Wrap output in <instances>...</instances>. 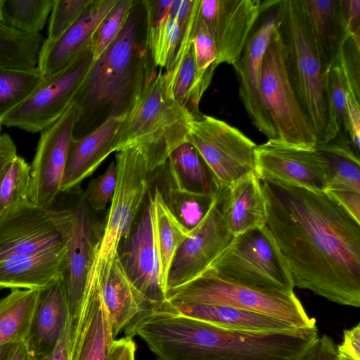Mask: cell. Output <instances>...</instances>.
Listing matches in <instances>:
<instances>
[{
    "label": "cell",
    "instance_id": "59",
    "mask_svg": "<svg viewBox=\"0 0 360 360\" xmlns=\"http://www.w3.org/2000/svg\"><path fill=\"white\" fill-rule=\"evenodd\" d=\"M1 289H0V291H1Z\"/></svg>",
    "mask_w": 360,
    "mask_h": 360
},
{
    "label": "cell",
    "instance_id": "2",
    "mask_svg": "<svg viewBox=\"0 0 360 360\" xmlns=\"http://www.w3.org/2000/svg\"><path fill=\"white\" fill-rule=\"evenodd\" d=\"M138 335L157 360H303L319 337L316 326L275 333L233 330L169 309L146 313Z\"/></svg>",
    "mask_w": 360,
    "mask_h": 360
},
{
    "label": "cell",
    "instance_id": "5",
    "mask_svg": "<svg viewBox=\"0 0 360 360\" xmlns=\"http://www.w3.org/2000/svg\"><path fill=\"white\" fill-rule=\"evenodd\" d=\"M162 69L122 119L115 140V152L138 147L149 171L163 165L177 147L189 140L194 117L165 92Z\"/></svg>",
    "mask_w": 360,
    "mask_h": 360
},
{
    "label": "cell",
    "instance_id": "56",
    "mask_svg": "<svg viewBox=\"0 0 360 360\" xmlns=\"http://www.w3.org/2000/svg\"><path fill=\"white\" fill-rule=\"evenodd\" d=\"M338 360H352V359L342 356H339L338 354Z\"/></svg>",
    "mask_w": 360,
    "mask_h": 360
},
{
    "label": "cell",
    "instance_id": "22",
    "mask_svg": "<svg viewBox=\"0 0 360 360\" xmlns=\"http://www.w3.org/2000/svg\"><path fill=\"white\" fill-rule=\"evenodd\" d=\"M67 243L0 262V289L44 290L63 277Z\"/></svg>",
    "mask_w": 360,
    "mask_h": 360
},
{
    "label": "cell",
    "instance_id": "51",
    "mask_svg": "<svg viewBox=\"0 0 360 360\" xmlns=\"http://www.w3.org/2000/svg\"><path fill=\"white\" fill-rule=\"evenodd\" d=\"M348 34L360 30V0H340Z\"/></svg>",
    "mask_w": 360,
    "mask_h": 360
},
{
    "label": "cell",
    "instance_id": "21",
    "mask_svg": "<svg viewBox=\"0 0 360 360\" xmlns=\"http://www.w3.org/2000/svg\"><path fill=\"white\" fill-rule=\"evenodd\" d=\"M63 275L70 313L74 319L80 307L95 243L87 204L83 196L71 209Z\"/></svg>",
    "mask_w": 360,
    "mask_h": 360
},
{
    "label": "cell",
    "instance_id": "55",
    "mask_svg": "<svg viewBox=\"0 0 360 360\" xmlns=\"http://www.w3.org/2000/svg\"><path fill=\"white\" fill-rule=\"evenodd\" d=\"M2 4L3 0H0V22H1L2 20Z\"/></svg>",
    "mask_w": 360,
    "mask_h": 360
},
{
    "label": "cell",
    "instance_id": "57",
    "mask_svg": "<svg viewBox=\"0 0 360 360\" xmlns=\"http://www.w3.org/2000/svg\"><path fill=\"white\" fill-rule=\"evenodd\" d=\"M1 126H2L1 120H0V143H1V139H2V134H1Z\"/></svg>",
    "mask_w": 360,
    "mask_h": 360
},
{
    "label": "cell",
    "instance_id": "42",
    "mask_svg": "<svg viewBox=\"0 0 360 360\" xmlns=\"http://www.w3.org/2000/svg\"><path fill=\"white\" fill-rule=\"evenodd\" d=\"M134 0H118L102 21L92 43L94 60H97L120 33Z\"/></svg>",
    "mask_w": 360,
    "mask_h": 360
},
{
    "label": "cell",
    "instance_id": "13",
    "mask_svg": "<svg viewBox=\"0 0 360 360\" xmlns=\"http://www.w3.org/2000/svg\"><path fill=\"white\" fill-rule=\"evenodd\" d=\"M229 188L220 186L210 207L178 248L169 271L167 290L207 270L232 240L226 220Z\"/></svg>",
    "mask_w": 360,
    "mask_h": 360
},
{
    "label": "cell",
    "instance_id": "1",
    "mask_svg": "<svg viewBox=\"0 0 360 360\" xmlns=\"http://www.w3.org/2000/svg\"><path fill=\"white\" fill-rule=\"evenodd\" d=\"M266 226L295 287L360 306V222L327 191L261 181Z\"/></svg>",
    "mask_w": 360,
    "mask_h": 360
},
{
    "label": "cell",
    "instance_id": "17",
    "mask_svg": "<svg viewBox=\"0 0 360 360\" xmlns=\"http://www.w3.org/2000/svg\"><path fill=\"white\" fill-rule=\"evenodd\" d=\"M122 257L124 270L138 291L151 307L166 301L167 288L160 274L156 245L153 203L150 193Z\"/></svg>",
    "mask_w": 360,
    "mask_h": 360
},
{
    "label": "cell",
    "instance_id": "25",
    "mask_svg": "<svg viewBox=\"0 0 360 360\" xmlns=\"http://www.w3.org/2000/svg\"><path fill=\"white\" fill-rule=\"evenodd\" d=\"M197 22L196 16L191 18L172 63L162 72L161 77L166 94L195 120L203 115L199 105L207 91L198 77L195 67L192 37Z\"/></svg>",
    "mask_w": 360,
    "mask_h": 360
},
{
    "label": "cell",
    "instance_id": "35",
    "mask_svg": "<svg viewBox=\"0 0 360 360\" xmlns=\"http://www.w3.org/2000/svg\"><path fill=\"white\" fill-rule=\"evenodd\" d=\"M53 0H3L1 23L27 34H39L51 13Z\"/></svg>",
    "mask_w": 360,
    "mask_h": 360
},
{
    "label": "cell",
    "instance_id": "30",
    "mask_svg": "<svg viewBox=\"0 0 360 360\" xmlns=\"http://www.w3.org/2000/svg\"><path fill=\"white\" fill-rule=\"evenodd\" d=\"M166 167L177 191L184 195L212 198L220 187L196 148L188 141L172 152Z\"/></svg>",
    "mask_w": 360,
    "mask_h": 360
},
{
    "label": "cell",
    "instance_id": "31",
    "mask_svg": "<svg viewBox=\"0 0 360 360\" xmlns=\"http://www.w3.org/2000/svg\"><path fill=\"white\" fill-rule=\"evenodd\" d=\"M150 193L156 245L158 252L160 274L167 288L170 266L181 243L191 235L187 228L175 215L165 200L160 191L155 188Z\"/></svg>",
    "mask_w": 360,
    "mask_h": 360
},
{
    "label": "cell",
    "instance_id": "48",
    "mask_svg": "<svg viewBox=\"0 0 360 360\" xmlns=\"http://www.w3.org/2000/svg\"><path fill=\"white\" fill-rule=\"evenodd\" d=\"M303 360H338L337 345L324 334L318 338Z\"/></svg>",
    "mask_w": 360,
    "mask_h": 360
},
{
    "label": "cell",
    "instance_id": "28",
    "mask_svg": "<svg viewBox=\"0 0 360 360\" xmlns=\"http://www.w3.org/2000/svg\"><path fill=\"white\" fill-rule=\"evenodd\" d=\"M167 303L175 312L225 329L255 333L285 332L296 329L266 315L237 308L214 304Z\"/></svg>",
    "mask_w": 360,
    "mask_h": 360
},
{
    "label": "cell",
    "instance_id": "40",
    "mask_svg": "<svg viewBox=\"0 0 360 360\" xmlns=\"http://www.w3.org/2000/svg\"><path fill=\"white\" fill-rule=\"evenodd\" d=\"M92 0H53L47 38L51 44L58 39L82 15Z\"/></svg>",
    "mask_w": 360,
    "mask_h": 360
},
{
    "label": "cell",
    "instance_id": "47",
    "mask_svg": "<svg viewBox=\"0 0 360 360\" xmlns=\"http://www.w3.org/2000/svg\"><path fill=\"white\" fill-rule=\"evenodd\" d=\"M337 352L352 360H360V324L345 330L343 340L337 345Z\"/></svg>",
    "mask_w": 360,
    "mask_h": 360
},
{
    "label": "cell",
    "instance_id": "38",
    "mask_svg": "<svg viewBox=\"0 0 360 360\" xmlns=\"http://www.w3.org/2000/svg\"><path fill=\"white\" fill-rule=\"evenodd\" d=\"M184 32L177 20L169 14L154 31L147 32V41L154 63L168 68L179 49Z\"/></svg>",
    "mask_w": 360,
    "mask_h": 360
},
{
    "label": "cell",
    "instance_id": "37",
    "mask_svg": "<svg viewBox=\"0 0 360 360\" xmlns=\"http://www.w3.org/2000/svg\"><path fill=\"white\" fill-rule=\"evenodd\" d=\"M30 165L17 155L0 181V213L29 201Z\"/></svg>",
    "mask_w": 360,
    "mask_h": 360
},
{
    "label": "cell",
    "instance_id": "12",
    "mask_svg": "<svg viewBox=\"0 0 360 360\" xmlns=\"http://www.w3.org/2000/svg\"><path fill=\"white\" fill-rule=\"evenodd\" d=\"M71 215L30 200L0 213V262L65 244Z\"/></svg>",
    "mask_w": 360,
    "mask_h": 360
},
{
    "label": "cell",
    "instance_id": "52",
    "mask_svg": "<svg viewBox=\"0 0 360 360\" xmlns=\"http://www.w3.org/2000/svg\"><path fill=\"white\" fill-rule=\"evenodd\" d=\"M17 155V148L12 139L7 134H2L0 143V176L6 172Z\"/></svg>",
    "mask_w": 360,
    "mask_h": 360
},
{
    "label": "cell",
    "instance_id": "49",
    "mask_svg": "<svg viewBox=\"0 0 360 360\" xmlns=\"http://www.w3.org/2000/svg\"><path fill=\"white\" fill-rule=\"evenodd\" d=\"M136 345L133 338L125 336L115 340L112 344L108 360H136Z\"/></svg>",
    "mask_w": 360,
    "mask_h": 360
},
{
    "label": "cell",
    "instance_id": "29",
    "mask_svg": "<svg viewBox=\"0 0 360 360\" xmlns=\"http://www.w3.org/2000/svg\"><path fill=\"white\" fill-rule=\"evenodd\" d=\"M226 220L228 229L233 236L266 226V198L261 181L255 172L229 188Z\"/></svg>",
    "mask_w": 360,
    "mask_h": 360
},
{
    "label": "cell",
    "instance_id": "58",
    "mask_svg": "<svg viewBox=\"0 0 360 360\" xmlns=\"http://www.w3.org/2000/svg\"><path fill=\"white\" fill-rule=\"evenodd\" d=\"M4 174H3V175H4ZM3 175L0 176V181H1V178H2Z\"/></svg>",
    "mask_w": 360,
    "mask_h": 360
},
{
    "label": "cell",
    "instance_id": "50",
    "mask_svg": "<svg viewBox=\"0 0 360 360\" xmlns=\"http://www.w3.org/2000/svg\"><path fill=\"white\" fill-rule=\"evenodd\" d=\"M359 222H360V193L353 191H327Z\"/></svg>",
    "mask_w": 360,
    "mask_h": 360
},
{
    "label": "cell",
    "instance_id": "33",
    "mask_svg": "<svg viewBox=\"0 0 360 360\" xmlns=\"http://www.w3.org/2000/svg\"><path fill=\"white\" fill-rule=\"evenodd\" d=\"M326 157L330 176L326 191L360 193V161L352 143L334 138L316 148Z\"/></svg>",
    "mask_w": 360,
    "mask_h": 360
},
{
    "label": "cell",
    "instance_id": "7",
    "mask_svg": "<svg viewBox=\"0 0 360 360\" xmlns=\"http://www.w3.org/2000/svg\"><path fill=\"white\" fill-rule=\"evenodd\" d=\"M117 185L103 231L96 240L84 288H100L119 254L121 243L132 230L134 219L149 191L150 174L137 147L116 153Z\"/></svg>",
    "mask_w": 360,
    "mask_h": 360
},
{
    "label": "cell",
    "instance_id": "14",
    "mask_svg": "<svg viewBox=\"0 0 360 360\" xmlns=\"http://www.w3.org/2000/svg\"><path fill=\"white\" fill-rule=\"evenodd\" d=\"M255 172L260 181H278L308 189L326 191L328 163L316 148L268 139L255 151Z\"/></svg>",
    "mask_w": 360,
    "mask_h": 360
},
{
    "label": "cell",
    "instance_id": "9",
    "mask_svg": "<svg viewBox=\"0 0 360 360\" xmlns=\"http://www.w3.org/2000/svg\"><path fill=\"white\" fill-rule=\"evenodd\" d=\"M260 89L278 139L295 146L315 148L316 136L291 84L276 23L263 58Z\"/></svg>",
    "mask_w": 360,
    "mask_h": 360
},
{
    "label": "cell",
    "instance_id": "36",
    "mask_svg": "<svg viewBox=\"0 0 360 360\" xmlns=\"http://www.w3.org/2000/svg\"><path fill=\"white\" fill-rule=\"evenodd\" d=\"M42 79L37 68H0V120L25 101Z\"/></svg>",
    "mask_w": 360,
    "mask_h": 360
},
{
    "label": "cell",
    "instance_id": "53",
    "mask_svg": "<svg viewBox=\"0 0 360 360\" xmlns=\"http://www.w3.org/2000/svg\"><path fill=\"white\" fill-rule=\"evenodd\" d=\"M31 354L25 342L12 344L6 360H31Z\"/></svg>",
    "mask_w": 360,
    "mask_h": 360
},
{
    "label": "cell",
    "instance_id": "26",
    "mask_svg": "<svg viewBox=\"0 0 360 360\" xmlns=\"http://www.w3.org/2000/svg\"><path fill=\"white\" fill-rule=\"evenodd\" d=\"M311 34L323 68L338 60L348 34L340 0H302Z\"/></svg>",
    "mask_w": 360,
    "mask_h": 360
},
{
    "label": "cell",
    "instance_id": "32",
    "mask_svg": "<svg viewBox=\"0 0 360 360\" xmlns=\"http://www.w3.org/2000/svg\"><path fill=\"white\" fill-rule=\"evenodd\" d=\"M40 292L13 289L0 299V347L26 342Z\"/></svg>",
    "mask_w": 360,
    "mask_h": 360
},
{
    "label": "cell",
    "instance_id": "34",
    "mask_svg": "<svg viewBox=\"0 0 360 360\" xmlns=\"http://www.w3.org/2000/svg\"><path fill=\"white\" fill-rule=\"evenodd\" d=\"M43 36L27 34L0 22V68H37Z\"/></svg>",
    "mask_w": 360,
    "mask_h": 360
},
{
    "label": "cell",
    "instance_id": "54",
    "mask_svg": "<svg viewBox=\"0 0 360 360\" xmlns=\"http://www.w3.org/2000/svg\"><path fill=\"white\" fill-rule=\"evenodd\" d=\"M12 344H8L0 347V360H6Z\"/></svg>",
    "mask_w": 360,
    "mask_h": 360
},
{
    "label": "cell",
    "instance_id": "20",
    "mask_svg": "<svg viewBox=\"0 0 360 360\" xmlns=\"http://www.w3.org/2000/svg\"><path fill=\"white\" fill-rule=\"evenodd\" d=\"M99 288L84 291L73 319L70 360H108L115 338Z\"/></svg>",
    "mask_w": 360,
    "mask_h": 360
},
{
    "label": "cell",
    "instance_id": "27",
    "mask_svg": "<svg viewBox=\"0 0 360 360\" xmlns=\"http://www.w3.org/2000/svg\"><path fill=\"white\" fill-rule=\"evenodd\" d=\"M99 291L115 338L141 311L151 307L129 278L119 254Z\"/></svg>",
    "mask_w": 360,
    "mask_h": 360
},
{
    "label": "cell",
    "instance_id": "3",
    "mask_svg": "<svg viewBox=\"0 0 360 360\" xmlns=\"http://www.w3.org/2000/svg\"><path fill=\"white\" fill-rule=\"evenodd\" d=\"M147 41L143 1L134 4L118 35L94 60L75 103L73 139L111 117L124 118L158 74Z\"/></svg>",
    "mask_w": 360,
    "mask_h": 360
},
{
    "label": "cell",
    "instance_id": "6",
    "mask_svg": "<svg viewBox=\"0 0 360 360\" xmlns=\"http://www.w3.org/2000/svg\"><path fill=\"white\" fill-rule=\"evenodd\" d=\"M171 304L222 305L266 315L295 328L316 327L295 293L262 289L223 276L212 269L179 285L169 288Z\"/></svg>",
    "mask_w": 360,
    "mask_h": 360
},
{
    "label": "cell",
    "instance_id": "8",
    "mask_svg": "<svg viewBox=\"0 0 360 360\" xmlns=\"http://www.w3.org/2000/svg\"><path fill=\"white\" fill-rule=\"evenodd\" d=\"M209 269L250 285L294 292L288 264L266 225L233 236Z\"/></svg>",
    "mask_w": 360,
    "mask_h": 360
},
{
    "label": "cell",
    "instance_id": "41",
    "mask_svg": "<svg viewBox=\"0 0 360 360\" xmlns=\"http://www.w3.org/2000/svg\"><path fill=\"white\" fill-rule=\"evenodd\" d=\"M338 63L347 91L360 103V30L347 34L342 44Z\"/></svg>",
    "mask_w": 360,
    "mask_h": 360
},
{
    "label": "cell",
    "instance_id": "45",
    "mask_svg": "<svg viewBox=\"0 0 360 360\" xmlns=\"http://www.w3.org/2000/svg\"><path fill=\"white\" fill-rule=\"evenodd\" d=\"M347 131L352 146L359 156L360 152V103L348 91L346 98Z\"/></svg>",
    "mask_w": 360,
    "mask_h": 360
},
{
    "label": "cell",
    "instance_id": "23",
    "mask_svg": "<svg viewBox=\"0 0 360 360\" xmlns=\"http://www.w3.org/2000/svg\"><path fill=\"white\" fill-rule=\"evenodd\" d=\"M122 117H111L84 136L72 139L63 176L60 193L79 186L115 152V140Z\"/></svg>",
    "mask_w": 360,
    "mask_h": 360
},
{
    "label": "cell",
    "instance_id": "46",
    "mask_svg": "<svg viewBox=\"0 0 360 360\" xmlns=\"http://www.w3.org/2000/svg\"><path fill=\"white\" fill-rule=\"evenodd\" d=\"M74 320L70 316L60 338L50 353L39 356L32 357L31 360H70V345Z\"/></svg>",
    "mask_w": 360,
    "mask_h": 360
},
{
    "label": "cell",
    "instance_id": "11",
    "mask_svg": "<svg viewBox=\"0 0 360 360\" xmlns=\"http://www.w3.org/2000/svg\"><path fill=\"white\" fill-rule=\"evenodd\" d=\"M188 142L196 148L219 186L230 188L255 172L257 145L223 120L206 115L194 120Z\"/></svg>",
    "mask_w": 360,
    "mask_h": 360
},
{
    "label": "cell",
    "instance_id": "44",
    "mask_svg": "<svg viewBox=\"0 0 360 360\" xmlns=\"http://www.w3.org/2000/svg\"><path fill=\"white\" fill-rule=\"evenodd\" d=\"M116 185L117 169L113 160L104 173L89 181L83 198L94 210H103L112 202Z\"/></svg>",
    "mask_w": 360,
    "mask_h": 360
},
{
    "label": "cell",
    "instance_id": "18",
    "mask_svg": "<svg viewBox=\"0 0 360 360\" xmlns=\"http://www.w3.org/2000/svg\"><path fill=\"white\" fill-rule=\"evenodd\" d=\"M276 27L273 14L250 36L238 60L233 65L239 83V96L255 128L268 139L278 134L261 95V77L264 56Z\"/></svg>",
    "mask_w": 360,
    "mask_h": 360
},
{
    "label": "cell",
    "instance_id": "10",
    "mask_svg": "<svg viewBox=\"0 0 360 360\" xmlns=\"http://www.w3.org/2000/svg\"><path fill=\"white\" fill-rule=\"evenodd\" d=\"M94 62L92 47L63 70L46 77L30 96L8 112L2 125L41 132L75 101Z\"/></svg>",
    "mask_w": 360,
    "mask_h": 360
},
{
    "label": "cell",
    "instance_id": "16",
    "mask_svg": "<svg viewBox=\"0 0 360 360\" xmlns=\"http://www.w3.org/2000/svg\"><path fill=\"white\" fill-rule=\"evenodd\" d=\"M75 115L74 101L58 120L41 132L30 165L28 193L29 200L37 206L51 207L60 193Z\"/></svg>",
    "mask_w": 360,
    "mask_h": 360
},
{
    "label": "cell",
    "instance_id": "24",
    "mask_svg": "<svg viewBox=\"0 0 360 360\" xmlns=\"http://www.w3.org/2000/svg\"><path fill=\"white\" fill-rule=\"evenodd\" d=\"M70 316L63 277L40 292L26 341L32 357L46 355L53 350Z\"/></svg>",
    "mask_w": 360,
    "mask_h": 360
},
{
    "label": "cell",
    "instance_id": "39",
    "mask_svg": "<svg viewBox=\"0 0 360 360\" xmlns=\"http://www.w3.org/2000/svg\"><path fill=\"white\" fill-rule=\"evenodd\" d=\"M192 42L197 75L207 89L218 66L217 52L213 39L200 17L193 34Z\"/></svg>",
    "mask_w": 360,
    "mask_h": 360
},
{
    "label": "cell",
    "instance_id": "4",
    "mask_svg": "<svg viewBox=\"0 0 360 360\" xmlns=\"http://www.w3.org/2000/svg\"><path fill=\"white\" fill-rule=\"evenodd\" d=\"M276 27L282 37L289 77L317 144L333 139L338 127L328 93L326 70L315 47L302 0L276 5Z\"/></svg>",
    "mask_w": 360,
    "mask_h": 360
},
{
    "label": "cell",
    "instance_id": "15",
    "mask_svg": "<svg viewBox=\"0 0 360 360\" xmlns=\"http://www.w3.org/2000/svg\"><path fill=\"white\" fill-rule=\"evenodd\" d=\"M278 1L200 0L199 17L215 44L218 65L238 60L259 15Z\"/></svg>",
    "mask_w": 360,
    "mask_h": 360
},
{
    "label": "cell",
    "instance_id": "19",
    "mask_svg": "<svg viewBox=\"0 0 360 360\" xmlns=\"http://www.w3.org/2000/svg\"><path fill=\"white\" fill-rule=\"evenodd\" d=\"M118 0H92L80 18L56 41H43L37 68L42 77L53 75L75 61L88 49L96 30Z\"/></svg>",
    "mask_w": 360,
    "mask_h": 360
},
{
    "label": "cell",
    "instance_id": "43",
    "mask_svg": "<svg viewBox=\"0 0 360 360\" xmlns=\"http://www.w3.org/2000/svg\"><path fill=\"white\" fill-rule=\"evenodd\" d=\"M326 79L329 99L338 127V133L335 136L349 140L346 124L347 89L338 62L327 70Z\"/></svg>",
    "mask_w": 360,
    "mask_h": 360
}]
</instances>
